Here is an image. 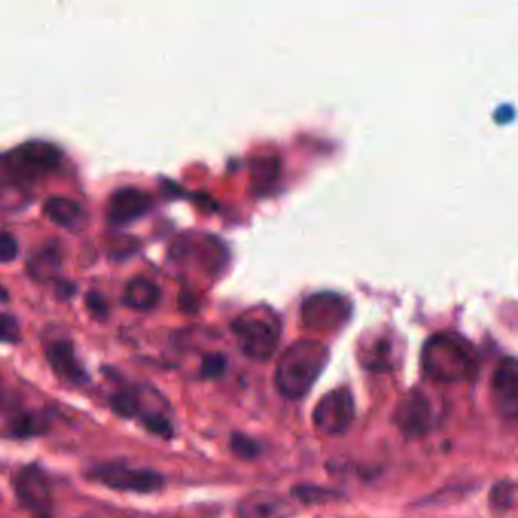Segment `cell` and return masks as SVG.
I'll return each mask as SVG.
<instances>
[{"label":"cell","instance_id":"ffe728a7","mask_svg":"<svg viewBox=\"0 0 518 518\" xmlns=\"http://www.w3.org/2000/svg\"><path fill=\"white\" fill-rule=\"evenodd\" d=\"M517 485L512 481H500L491 488L490 505L496 511L505 512L514 508Z\"/></svg>","mask_w":518,"mask_h":518},{"label":"cell","instance_id":"7402d4cb","mask_svg":"<svg viewBox=\"0 0 518 518\" xmlns=\"http://www.w3.org/2000/svg\"><path fill=\"white\" fill-rule=\"evenodd\" d=\"M227 368V359L222 354H206L201 362V376L203 379H219Z\"/></svg>","mask_w":518,"mask_h":518},{"label":"cell","instance_id":"7c38bea8","mask_svg":"<svg viewBox=\"0 0 518 518\" xmlns=\"http://www.w3.org/2000/svg\"><path fill=\"white\" fill-rule=\"evenodd\" d=\"M237 511L241 518H289L291 515V508L286 500L277 494L263 491L245 496Z\"/></svg>","mask_w":518,"mask_h":518},{"label":"cell","instance_id":"5bb4252c","mask_svg":"<svg viewBox=\"0 0 518 518\" xmlns=\"http://www.w3.org/2000/svg\"><path fill=\"white\" fill-rule=\"evenodd\" d=\"M124 304L137 312H148L160 301V288L149 278L134 277L125 285Z\"/></svg>","mask_w":518,"mask_h":518},{"label":"cell","instance_id":"d4e9b609","mask_svg":"<svg viewBox=\"0 0 518 518\" xmlns=\"http://www.w3.org/2000/svg\"><path fill=\"white\" fill-rule=\"evenodd\" d=\"M86 307L95 320L104 321L108 318V303L98 292L92 291L86 295Z\"/></svg>","mask_w":518,"mask_h":518},{"label":"cell","instance_id":"e0dca14e","mask_svg":"<svg viewBox=\"0 0 518 518\" xmlns=\"http://www.w3.org/2000/svg\"><path fill=\"white\" fill-rule=\"evenodd\" d=\"M51 427V418L43 412H23L11 420L10 432L16 438L43 435Z\"/></svg>","mask_w":518,"mask_h":518},{"label":"cell","instance_id":"2e32d148","mask_svg":"<svg viewBox=\"0 0 518 518\" xmlns=\"http://www.w3.org/2000/svg\"><path fill=\"white\" fill-rule=\"evenodd\" d=\"M111 411L122 418H140L145 414V389L124 386L110 397Z\"/></svg>","mask_w":518,"mask_h":518},{"label":"cell","instance_id":"d6986e66","mask_svg":"<svg viewBox=\"0 0 518 518\" xmlns=\"http://www.w3.org/2000/svg\"><path fill=\"white\" fill-rule=\"evenodd\" d=\"M140 421H142L143 426H145L149 433H154V435L160 436V438L171 440L172 436H174V424H172L171 418H169L165 411L148 412V414L140 418Z\"/></svg>","mask_w":518,"mask_h":518},{"label":"cell","instance_id":"603a6c76","mask_svg":"<svg viewBox=\"0 0 518 518\" xmlns=\"http://www.w3.org/2000/svg\"><path fill=\"white\" fill-rule=\"evenodd\" d=\"M22 339L19 321L13 315L0 313V344H17Z\"/></svg>","mask_w":518,"mask_h":518},{"label":"cell","instance_id":"8992f818","mask_svg":"<svg viewBox=\"0 0 518 518\" xmlns=\"http://www.w3.org/2000/svg\"><path fill=\"white\" fill-rule=\"evenodd\" d=\"M14 491L20 505L35 518H51L52 491L48 474L37 464L25 465L14 477Z\"/></svg>","mask_w":518,"mask_h":518},{"label":"cell","instance_id":"cb8c5ba5","mask_svg":"<svg viewBox=\"0 0 518 518\" xmlns=\"http://www.w3.org/2000/svg\"><path fill=\"white\" fill-rule=\"evenodd\" d=\"M20 248L16 237L8 231H0V263H11L19 256Z\"/></svg>","mask_w":518,"mask_h":518},{"label":"cell","instance_id":"ac0fdd59","mask_svg":"<svg viewBox=\"0 0 518 518\" xmlns=\"http://www.w3.org/2000/svg\"><path fill=\"white\" fill-rule=\"evenodd\" d=\"M292 496L303 503L316 505V503L333 502V500L339 499L341 494L338 491L329 490V488L316 487V485H297L292 488Z\"/></svg>","mask_w":518,"mask_h":518},{"label":"cell","instance_id":"484cf974","mask_svg":"<svg viewBox=\"0 0 518 518\" xmlns=\"http://www.w3.org/2000/svg\"><path fill=\"white\" fill-rule=\"evenodd\" d=\"M7 301H10V294L4 286L0 285V303H7Z\"/></svg>","mask_w":518,"mask_h":518},{"label":"cell","instance_id":"6da1fadb","mask_svg":"<svg viewBox=\"0 0 518 518\" xmlns=\"http://www.w3.org/2000/svg\"><path fill=\"white\" fill-rule=\"evenodd\" d=\"M327 362V351L315 342H301L289 348L275 368L274 382L278 392L300 400L320 379Z\"/></svg>","mask_w":518,"mask_h":518},{"label":"cell","instance_id":"4fadbf2b","mask_svg":"<svg viewBox=\"0 0 518 518\" xmlns=\"http://www.w3.org/2000/svg\"><path fill=\"white\" fill-rule=\"evenodd\" d=\"M63 265V251L58 244L48 242L32 251L26 262V271L35 282L48 283L58 278Z\"/></svg>","mask_w":518,"mask_h":518},{"label":"cell","instance_id":"277c9868","mask_svg":"<svg viewBox=\"0 0 518 518\" xmlns=\"http://www.w3.org/2000/svg\"><path fill=\"white\" fill-rule=\"evenodd\" d=\"M90 479L114 491L152 494L165 487V477L151 468H137L125 462H105L89 471Z\"/></svg>","mask_w":518,"mask_h":518},{"label":"cell","instance_id":"ba28073f","mask_svg":"<svg viewBox=\"0 0 518 518\" xmlns=\"http://www.w3.org/2000/svg\"><path fill=\"white\" fill-rule=\"evenodd\" d=\"M154 199L139 187H121L114 190L105 206V219L114 227L131 224L148 215Z\"/></svg>","mask_w":518,"mask_h":518},{"label":"cell","instance_id":"7a4b0ae2","mask_svg":"<svg viewBox=\"0 0 518 518\" xmlns=\"http://www.w3.org/2000/svg\"><path fill=\"white\" fill-rule=\"evenodd\" d=\"M423 370L429 379L458 383L473 379L477 359L470 345L450 336H438L423 351Z\"/></svg>","mask_w":518,"mask_h":518},{"label":"cell","instance_id":"9a60e30c","mask_svg":"<svg viewBox=\"0 0 518 518\" xmlns=\"http://www.w3.org/2000/svg\"><path fill=\"white\" fill-rule=\"evenodd\" d=\"M43 212L49 221L67 230H73L79 224H83L84 210L73 199L66 196H52L43 204Z\"/></svg>","mask_w":518,"mask_h":518},{"label":"cell","instance_id":"5b68a950","mask_svg":"<svg viewBox=\"0 0 518 518\" xmlns=\"http://www.w3.org/2000/svg\"><path fill=\"white\" fill-rule=\"evenodd\" d=\"M356 417L354 397L347 386L333 389L321 398L312 414L316 430L324 435H341L347 432Z\"/></svg>","mask_w":518,"mask_h":518},{"label":"cell","instance_id":"3957f363","mask_svg":"<svg viewBox=\"0 0 518 518\" xmlns=\"http://www.w3.org/2000/svg\"><path fill=\"white\" fill-rule=\"evenodd\" d=\"M63 152L43 140H31L7 155L8 174L17 184H34L48 177L60 166Z\"/></svg>","mask_w":518,"mask_h":518},{"label":"cell","instance_id":"44dd1931","mask_svg":"<svg viewBox=\"0 0 518 518\" xmlns=\"http://www.w3.org/2000/svg\"><path fill=\"white\" fill-rule=\"evenodd\" d=\"M231 452L239 459L244 461H251L256 459L262 453V447L257 441H254L250 436L244 433H233L230 441Z\"/></svg>","mask_w":518,"mask_h":518},{"label":"cell","instance_id":"8fae6325","mask_svg":"<svg viewBox=\"0 0 518 518\" xmlns=\"http://www.w3.org/2000/svg\"><path fill=\"white\" fill-rule=\"evenodd\" d=\"M242 350L254 361H268L278 344V332L274 326L262 321H247L237 327Z\"/></svg>","mask_w":518,"mask_h":518},{"label":"cell","instance_id":"30bf717a","mask_svg":"<svg viewBox=\"0 0 518 518\" xmlns=\"http://www.w3.org/2000/svg\"><path fill=\"white\" fill-rule=\"evenodd\" d=\"M494 405L506 420H517L518 417V365L509 357L494 371L491 380Z\"/></svg>","mask_w":518,"mask_h":518},{"label":"cell","instance_id":"9c48e42d","mask_svg":"<svg viewBox=\"0 0 518 518\" xmlns=\"http://www.w3.org/2000/svg\"><path fill=\"white\" fill-rule=\"evenodd\" d=\"M46 361L55 376L70 386H84L90 382L89 373L76 356L75 347L69 339H54L45 347Z\"/></svg>","mask_w":518,"mask_h":518},{"label":"cell","instance_id":"52a82bcc","mask_svg":"<svg viewBox=\"0 0 518 518\" xmlns=\"http://www.w3.org/2000/svg\"><path fill=\"white\" fill-rule=\"evenodd\" d=\"M435 418V409L430 398L420 389H414L398 403L394 423L406 438L417 440L432 432Z\"/></svg>","mask_w":518,"mask_h":518}]
</instances>
